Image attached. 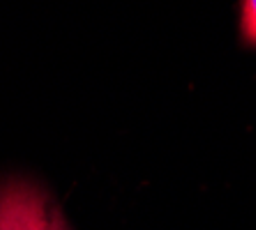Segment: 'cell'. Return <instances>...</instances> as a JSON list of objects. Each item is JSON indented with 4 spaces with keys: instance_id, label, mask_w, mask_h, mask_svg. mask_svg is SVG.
<instances>
[{
    "instance_id": "obj_1",
    "label": "cell",
    "mask_w": 256,
    "mask_h": 230,
    "mask_svg": "<svg viewBox=\"0 0 256 230\" xmlns=\"http://www.w3.org/2000/svg\"><path fill=\"white\" fill-rule=\"evenodd\" d=\"M54 203L37 182L14 177L0 184V230H51Z\"/></svg>"
},
{
    "instance_id": "obj_2",
    "label": "cell",
    "mask_w": 256,
    "mask_h": 230,
    "mask_svg": "<svg viewBox=\"0 0 256 230\" xmlns=\"http://www.w3.org/2000/svg\"><path fill=\"white\" fill-rule=\"evenodd\" d=\"M240 32H242V39L250 46H256V0H242Z\"/></svg>"
},
{
    "instance_id": "obj_3",
    "label": "cell",
    "mask_w": 256,
    "mask_h": 230,
    "mask_svg": "<svg viewBox=\"0 0 256 230\" xmlns=\"http://www.w3.org/2000/svg\"><path fill=\"white\" fill-rule=\"evenodd\" d=\"M51 230H72L65 214H62V210L56 205H54V214H51Z\"/></svg>"
}]
</instances>
